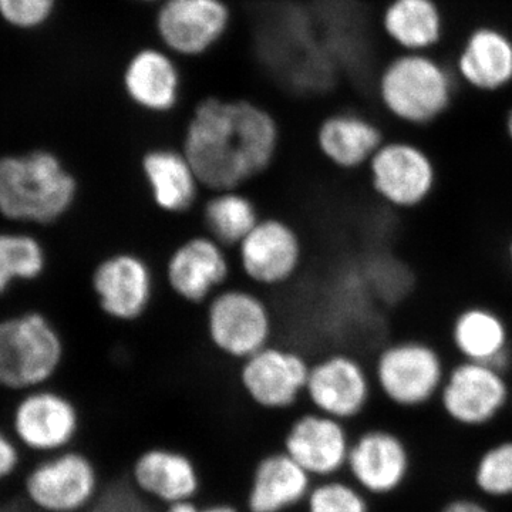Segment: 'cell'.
<instances>
[{
    "label": "cell",
    "instance_id": "1",
    "mask_svg": "<svg viewBox=\"0 0 512 512\" xmlns=\"http://www.w3.org/2000/svg\"><path fill=\"white\" fill-rule=\"evenodd\" d=\"M278 119L259 101L207 94L195 101L181 150L208 192L237 190L265 174L281 150Z\"/></svg>",
    "mask_w": 512,
    "mask_h": 512
},
{
    "label": "cell",
    "instance_id": "2",
    "mask_svg": "<svg viewBox=\"0 0 512 512\" xmlns=\"http://www.w3.org/2000/svg\"><path fill=\"white\" fill-rule=\"evenodd\" d=\"M460 83L436 53L397 52L377 70L372 94L380 111L397 126L426 130L450 113Z\"/></svg>",
    "mask_w": 512,
    "mask_h": 512
},
{
    "label": "cell",
    "instance_id": "3",
    "mask_svg": "<svg viewBox=\"0 0 512 512\" xmlns=\"http://www.w3.org/2000/svg\"><path fill=\"white\" fill-rule=\"evenodd\" d=\"M79 181L49 150L0 157V215L18 224L52 225L73 210Z\"/></svg>",
    "mask_w": 512,
    "mask_h": 512
},
{
    "label": "cell",
    "instance_id": "4",
    "mask_svg": "<svg viewBox=\"0 0 512 512\" xmlns=\"http://www.w3.org/2000/svg\"><path fill=\"white\" fill-rule=\"evenodd\" d=\"M64 340L40 312L0 319V387L26 393L49 386L63 365Z\"/></svg>",
    "mask_w": 512,
    "mask_h": 512
},
{
    "label": "cell",
    "instance_id": "5",
    "mask_svg": "<svg viewBox=\"0 0 512 512\" xmlns=\"http://www.w3.org/2000/svg\"><path fill=\"white\" fill-rule=\"evenodd\" d=\"M101 490L99 464L82 446L35 458L20 476L23 501L33 512H87Z\"/></svg>",
    "mask_w": 512,
    "mask_h": 512
},
{
    "label": "cell",
    "instance_id": "6",
    "mask_svg": "<svg viewBox=\"0 0 512 512\" xmlns=\"http://www.w3.org/2000/svg\"><path fill=\"white\" fill-rule=\"evenodd\" d=\"M448 367L433 343L406 338L386 343L370 369L383 399L399 409L414 410L439 399Z\"/></svg>",
    "mask_w": 512,
    "mask_h": 512
},
{
    "label": "cell",
    "instance_id": "7",
    "mask_svg": "<svg viewBox=\"0 0 512 512\" xmlns=\"http://www.w3.org/2000/svg\"><path fill=\"white\" fill-rule=\"evenodd\" d=\"M204 306L205 336L218 355L241 363L271 345L274 313L258 292L227 285Z\"/></svg>",
    "mask_w": 512,
    "mask_h": 512
},
{
    "label": "cell",
    "instance_id": "8",
    "mask_svg": "<svg viewBox=\"0 0 512 512\" xmlns=\"http://www.w3.org/2000/svg\"><path fill=\"white\" fill-rule=\"evenodd\" d=\"M235 12L229 0H163L153 8V42L181 62L204 59L231 35Z\"/></svg>",
    "mask_w": 512,
    "mask_h": 512
},
{
    "label": "cell",
    "instance_id": "9",
    "mask_svg": "<svg viewBox=\"0 0 512 512\" xmlns=\"http://www.w3.org/2000/svg\"><path fill=\"white\" fill-rule=\"evenodd\" d=\"M373 194L387 207L413 211L431 200L440 174L433 154L412 138H386L366 167Z\"/></svg>",
    "mask_w": 512,
    "mask_h": 512
},
{
    "label": "cell",
    "instance_id": "10",
    "mask_svg": "<svg viewBox=\"0 0 512 512\" xmlns=\"http://www.w3.org/2000/svg\"><path fill=\"white\" fill-rule=\"evenodd\" d=\"M8 429L29 456L39 458L79 446L82 410L69 394L49 386L22 393L10 410Z\"/></svg>",
    "mask_w": 512,
    "mask_h": 512
},
{
    "label": "cell",
    "instance_id": "11",
    "mask_svg": "<svg viewBox=\"0 0 512 512\" xmlns=\"http://www.w3.org/2000/svg\"><path fill=\"white\" fill-rule=\"evenodd\" d=\"M309 369L298 350L271 343L239 363L238 387L254 409L285 414L305 400Z\"/></svg>",
    "mask_w": 512,
    "mask_h": 512
},
{
    "label": "cell",
    "instance_id": "12",
    "mask_svg": "<svg viewBox=\"0 0 512 512\" xmlns=\"http://www.w3.org/2000/svg\"><path fill=\"white\" fill-rule=\"evenodd\" d=\"M119 87L138 113L170 116L184 99L183 62L156 42L134 47L121 63Z\"/></svg>",
    "mask_w": 512,
    "mask_h": 512
},
{
    "label": "cell",
    "instance_id": "13",
    "mask_svg": "<svg viewBox=\"0 0 512 512\" xmlns=\"http://www.w3.org/2000/svg\"><path fill=\"white\" fill-rule=\"evenodd\" d=\"M507 373L500 367L458 360L448 367L439 403L447 419L477 429L493 423L511 404Z\"/></svg>",
    "mask_w": 512,
    "mask_h": 512
},
{
    "label": "cell",
    "instance_id": "14",
    "mask_svg": "<svg viewBox=\"0 0 512 512\" xmlns=\"http://www.w3.org/2000/svg\"><path fill=\"white\" fill-rule=\"evenodd\" d=\"M372 369L348 352H333L311 363L305 400L309 409L349 423L366 412L375 392Z\"/></svg>",
    "mask_w": 512,
    "mask_h": 512
},
{
    "label": "cell",
    "instance_id": "15",
    "mask_svg": "<svg viewBox=\"0 0 512 512\" xmlns=\"http://www.w3.org/2000/svg\"><path fill=\"white\" fill-rule=\"evenodd\" d=\"M237 264L249 284L279 288L291 282L303 264L298 229L282 218H261L235 248Z\"/></svg>",
    "mask_w": 512,
    "mask_h": 512
},
{
    "label": "cell",
    "instance_id": "16",
    "mask_svg": "<svg viewBox=\"0 0 512 512\" xmlns=\"http://www.w3.org/2000/svg\"><path fill=\"white\" fill-rule=\"evenodd\" d=\"M92 291L103 315L114 322L133 323L153 305L156 276L147 259L136 252H113L94 266Z\"/></svg>",
    "mask_w": 512,
    "mask_h": 512
},
{
    "label": "cell",
    "instance_id": "17",
    "mask_svg": "<svg viewBox=\"0 0 512 512\" xmlns=\"http://www.w3.org/2000/svg\"><path fill=\"white\" fill-rule=\"evenodd\" d=\"M229 276L228 248L205 232L181 241L164 265L165 284L188 305H205L227 286Z\"/></svg>",
    "mask_w": 512,
    "mask_h": 512
},
{
    "label": "cell",
    "instance_id": "18",
    "mask_svg": "<svg viewBox=\"0 0 512 512\" xmlns=\"http://www.w3.org/2000/svg\"><path fill=\"white\" fill-rule=\"evenodd\" d=\"M352 440L346 423L309 409L289 420L282 450L318 481L346 470Z\"/></svg>",
    "mask_w": 512,
    "mask_h": 512
},
{
    "label": "cell",
    "instance_id": "19",
    "mask_svg": "<svg viewBox=\"0 0 512 512\" xmlns=\"http://www.w3.org/2000/svg\"><path fill=\"white\" fill-rule=\"evenodd\" d=\"M458 83L483 94L512 87V35L493 23L473 26L448 59Z\"/></svg>",
    "mask_w": 512,
    "mask_h": 512
},
{
    "label": "cell",
    "instance_id": "20",
    "mask_svg": "<svg viewBox=\"0 0 512 512\" xmlns=\"http://www.w3.org/2000/svg\"><path fill=\"white\" fill-rule=\"evenodd\" d=\"M128 477L138 494L163 508L197 500L202 491L197 461L180 448H146L131 464Z\"/></svg>",
    "mask_w": 512,
    "mask_h": 512
},
{
    "label": "cell",
    "instance_id": "21",
    "mask_svg": "<svg viewBox=\"0 0 512 512\" xmlns=\"http://www.w3.org/2000/svg\"><path fill=\"white\" fill-rule=\"evenodd\" d=\"M383 127L365 111L343 107L329 111L315 128L319 156L339 171L366 170L376 151L386 141Z\"/></svg>",
    "mask_w": 512,
    "mask_h": 512
},
{
    "label": "cell",
    "instance_id": "22",
    "mask_svg": "<svg viewBox=\"0 0 512 512\" xmlns=\"http://www.w3.org/2000/svg\"><path fill=\"white\" fill-rule=\"evenodd\" d=\"M346 470L367 495L394 493L409 476V448L393 431L367 429L352 440Z\"/></svg>",
    "mask_w": 512,
    "mask_h": 512
},
{
    "label": "cell",
    "instance_id": "23",
    "mask_svg": "<svg viewBox=\"0 0 512 512\" xmlns=\"http://www.w3.org/2000/svg\"><path fill=\"white\" fill-rule=\"evenodd\" d=\"M377 26L394 52L436 53L447 35L446 12L439 0H387Z\"/></svg>",
    "mask_w": 512,
    "mask_h": 512
},
{
    "label": "cell",
    "instance_id": "24",
    "mask_svg": "<svg viewBox=\"0 0 512 512\" xmlns=\"http://www.w3.org/2000/svg\"><path fill=\"white\" fill-rule=\"evenodd\" d=\"M140 170L151 202L163 214L183 215L191 211L204 190L181 147L147 148L140 158Z\"/></svg>",
    "mask_w": 512,
    "mask_h": 512
},
{
    "label": "cell",
    "instance_id": "25",
    "mask_svg": "<svg viewBox=\"0 0 512 512\" xmlns=\"http://www.w3.org/2000/svg\"><path fill=\"white\" fill-rule=\"evenodd\" d=\"M313 483L315 480L286 451H269L252 468L245 512L299 510Z\"/></svg>",
    "mask_w": 512,
    "mask_h": 512
},
{
    "label": "cell",
    "instance_id": "26",
    "mask_svg": "<svg viewBox=\"0 0 512 512\" xmlns=\"http://www.w3.org/2000/svg\"><path fill=\"white\" fill-rule=\"evenodd\" d=\"M451 348L458 360L507 370L511 362V333L507 320L493 308L471 305L451 320Z\"/></svg>",
    "mask_w": 512,
    "mask_h": 512
},
{
    "label": "cell",
    "instance_id": "27",
    "mask_svg": "<svg viewBox=\"0 0 512 512\" xmlns=\"http://www.w3.org/2000/svg\"><path fill=\"white\" fill-rule=\"evenodd\" d=\"M261 218L255 201L241 188L211 191L202 205L205 234L227 248H237Z\"/></svg>",
    "mask_w": 512,
    "mask_h": 512
},
{
    "label": "cell",
    "instance_id": "28",
    "mask_svg": "<svg viewBox=\"0 0 512 512\" xmlns=\"http://www.w3.org/2000/svg\"><path fill=\"white\" fill-rule=\"evenodd\" d=\"M45 245L26 232H0V296L18 282H32L45 274Z\"/></svg>",
    "mask_w": 512,
    "mask_h": 512
},
{
    "label": "cell",
    "instance_id": "29",
    "mask_svg": "<svg viewBox=\"0 0 512 512\" xmlns=\"http://www.w3.org/2000/svg\"><path fill=\"white\" fill-rule=\"evenodd\" d=\"M303 512H370L367 494L352 481L332 477L313 483Z\"/></svg>",
    "mask_w": 512,
    "mask_h": 512
},
{
    "label": "cell",
    "instance_id": "30",
    "mask_svg": "<svg viewBox=\"0 0 512 512\" xmlns=\"http://www.w3.org/2000/svg\"><path fill=\"white\" fill-rule=\"evenodd\" d=\"M474 483L491 498L512 497V440L498 441L478 458Z\"/></svg>",
    "mask_w": 512,
    "mask_h": 512
},
{
    "label": "cell",
    "instance_id": "31",
    "mask_svg": "<svg viewBox=\"0 0 512 512\" xmlns=\"http://www.w3.org/2000/svg\"><path fill=\"white\" fill-rule=\"evenodd\" d=\"M59 0H0V16L20 29L45 25L56 12Z\"/></svg>",
    "mask_w": 512,
    "mask_h": 512
},
{
    "label": "cell",
    "instance_id": "32",
    "mask_svg": "<svg viewBox=\"0 0 512 512\" xmlns=\"http://www.w3.org/2000/svg\"><path fill=\"white\" fill-rule=\"evenodd\" d=\"M25 457V451L8 427L0 424V487H5L22 476L26 467Z\"/></svg>",
    "mask_w": 512,
    "mask_h": 512
},
{
    "label": "cell",
    "instance_id": "33",
    "mask_svg": "<svg viewBox=\"0 0 512 512\" xmlns=\"http://www.w3.org/2000/svg\"><path fill=\"white\" fill-rule=\"evenodd\" d=\"M163 512H245L238 505L231 503H201L198 500L183 501L164 507Z\"/></svg>",
    "mask_w": 512,
    "mask_h": 512
},
{
    "label": "cell",
    "instance_id": "34",
    "mask_svg": "<svg viewBox=\"0 0 512 512\" xmlns=\"http://www.w3.org/2000/svg\"><path fill=\"white\" fill-rule=\"evenodd\" d=\"M440 512H491L484 504L471 498H457L444 505Z\"/></svg>",
    "mask_w": 512,
    "mask_h": 512
},
{
    "label": "cell",
    "instance_id": "35",
    "mask_svg": "<svg viewBox=\"0 0 512 512\" xmlns=\"http://www.w3.org/2000/svg\"><path fill=\"white\" fill-rule=\"evenodd\" d=\"M503 134L505 140H507L508 144L512 147V104L507 107V110H505L503 114Z\"/></svg>",
    "mask_w": 512,
    "mask_h": 512
},
{
    "label": "cell",
    "instance_id": "36",
    "mask_svg": "<svg viewBox=\"0 0 512 512\" xmlns=\"http://www.w3.org/2000/svg\"><path fill=\"white\" fill-rule=\"evenodd\" d=\"M124 2L131 3L134 6H140V8H151L157 6L158 3L163 2V0H124Z\"/></svg>",
    "mask_w": 512,
    "mask_h": 512
},
{
    "label": "cell",
    "instance_id": "37",
    "mask_svg": "<svg viewBox=\"0 0 512 512\" xmlns=\"http://www.w3.org/2000/svg\"><path fill=\"white\" fill-rule=\"evenodd\" d=\"M507 262H508V266H510V269L512 272V235H511V238L508 239V244H507Z\"/></svg>",
    "mask_w": 512,
    "mask_h": 512
},
{
    "label": "cell",
    "instance_id": "38",
    "mask_svg": "<svg viewBox=\"0 0 512 512\" xmlns=\"http://www.w3.org/2000/svg\"><path fill=\"white\" fill-rule=\"evenodd\" d=\"M510 406H511V409H512V397H511V404H510Z\"/></svg>",
    "mask_w": 512,
    "mask_h": 512
}]
</instances>
